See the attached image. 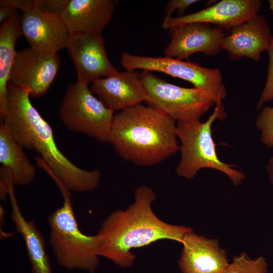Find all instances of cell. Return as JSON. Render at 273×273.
I'll list each match as a JSON object with an SVG mask.
<instances>
[{
    "mask_svg": "<svg viewBox=\"0 0 273 273\" xmlns=\"http://www.w3.org/2000/svg\"><path fill=\"white\" fill-rule=\"evenodd\" d=\"M30 90L25 86L8 84L6 113L1 120L23 149L32 150L40 156L36 165L56 183L76 193L90 192L99 185V170H86L73 163L57 145L52 127L32 104Z\"/></svg>",
    "mask_w": 273,
    "mask_h": 273,
    "instance_id": "cell-1",
    "label": "cell"
},
{
    "mask_svg": "<svg viewBox=\"0 0 273 273\" xmlns=\"http://www.w3.org/2000/svg\"><path fill=\"white\" fill-rule=\"evenodd\" d=\"M155 198L152 188L139 186L135 190L132 204L125 210L112 212L104 219L97 233L100 237L99 256L121 267H129L135 258L132 249L161 240L182 243L185 235L193 230L161 220L151 207Z\"/></svg>",
    "mask_w": 273,
    "mask_h": 273,
    "instance_id": "cell-2",
    "label": "cell"
},
{
    "mask_svg": "<svg viewBox=\"0 0 273 273\" xmlns=\"http://www.w3.org/2000/svg\"><path fill=\"white\" fill-rule=\"evenodd\" d=\"M176 122L142 104L114 117L109 143L122 159L140 166L157 165L179 149Z\"/></svg>",
    "mask_w": 273,
    "mask_h": 273,
    "instance_id": "cell-3",
    "label": "cell"
},
{
    "mask_svg": "<svg viewBox=\"0 0 273 273\" xmlns=\"http://www.w3.org/2000/svg\"><path fill=\"white\" fill-rule=\"evenodd\" d=\"M226 117L222 100H219L206 121L195 120L176 122L177 136L181 142L180 159L175 168L178 176L193 179L200 170L210 168L226 175L235 186L242 183L246 178L245 174L237 169L236 165L219 159L212 138L213 123L217 119L224 120Z\"/></svg>",
    "mask_w": 273,
    "mask_h": 273,
    "instance_id": "cell-4",
    "label": "cell"
},
{
    "mask_svg": "<svg viewBox=\"0 0 273 273\" xmlns=\"http://www.w3.org/2000/svg\"><path fill=\"white\" fill-rule=\"evenodd\" d=\"M63 203L48 218L49 242L57 263L68 269L94 273L99 265V234L86 235L80 230L73 211L70 191L59 188Z\"/></svg>",
    "mask_w": 273,
    "mask_h": 273,
    "instance_id": "cell-5",
    "label": "cell"
},
{
    "mask_svg": "<svg viewBox=\"0 0 273 273\" xmlns=\"http://www.w3.org/2000/svg\"><path fill=\"white\" fill-rule=\"evenodd\" d=\"M139 77L145 89L147 105L163 112L176 122L200 120L212 106L223 100L208 90L170 83L149 71H142Z\"/></svg>",
    "mask_w": 273,
    "mask_h": 273,
    "instance_id": "cell-6",
    "label": "cell"
},
{
    "mask_svg": "<svg viewBox=\"0 0 273 273\" xmlns=\"http://www.w3.org/2000/svg\"><path fill=\"white\" fill-rule=\"evenodd\" d=\"M88 85L77 80L68 86L59 111L60 119L71 130L109 143L114 111L94 96Z\"/></svg>",
    "mask_w": 273,
    "mask_h": 273,
    "instance_id": "cell-7",
    "label": "cell"
},
{
    "mask_svg": "<svg viewBox=\"0 0 273 273\" xmlns=\"http://www.w3.org/2000/svg\"><path fill=\"white\" fill-rule=\"evenodd\" d=\"M120 63L126 70L162 72L189 81L195 87L214 92L223 99L226 96L222 74L218 69L203 67L196 63L177 58L138 56L127 52L122 55Z\"/></svg>",
    "mask_w": 273,
    "mask_h": 273,
    "instance_id": "cell-8",
    "label": "cell"
},
{
    "mask_svg": "<svg viewBox=\"0 0 273 273\" xmlns=\"http://www.w3.org/2000/svg\"><path fill=\"white\" fill-rule=\"evenodd\" d=\"M60 66L58 53L30 47L17 51L9 82L26 87L30 90V97L39 98L50 87Z\"/></svg>",
    "mask_w": 273,
    "mask_h": 273,
    "instance_id": "cell-9",
    "label": "cell"
},
{
    "mask_svg": "<svg viewBox=\"0 0 273 273\" xmlns=\"http://www.w3.org/2000/svg\"><path fill=\"white\" fill-rule=\"evenodd\" d=\"M66 48L74 64L77 80L89 84L119 72L109 60L101 33L70 35Z\"/></svg>",
    "mask_w": 273,
    "mask_h": 273,
    "instance_id": "cell-10",
    "label": "cell"
},
{
    "mask_svg": "<svg viewBox=\"0 0 273 273\" xmlns=\"http://www.w3.org/2000/svg\"><path fill=\"white\" fill-rule=\"evenodd\" d=\"M170 41L164 50L166 57L188 59L201 52L215 56L221 50V41L227 35L223 29L213 24L194 22L169 29Z\"/></svg>",
    "mask_w": 273,
    "mask_h": 273,
    "instance_id": "cell-11",
    "label": "cell"
},
{
    "mask_svg": "<svg viewBox=\"0 0 273 273\" xmlns=\"http://www.w3.org/2000/svg\"><path fill=\"white\" fill-rule=\"evenodd\" d=\"M260 0H222L192 14L164 19V29H171L187 23L200 22L217 26L230 32L234 27L258 14Z\"/></svg>",
    "mask_w": 273,
    "mask_h": 273,
    "instance_id": "cell-12",
    "label": "cell"
},
{
    "mask_svg": "<svg viewBox=\"0 0 273 273\" xmlns=\"http://www.w3.org/2000/svg\"><path fill=\"white\" fill-rule=\"evenodd\" d=\"M273 36L266 18L258 14L234 27L222 40L221 50L238 61L243 57L259 61L272 45Z\"/></svg>",
    "mask_w": 273,
    "mask_h": 273,
    "instance_id": "cell-13",
    "label": "cell"
},
{
    "mask_svg": "<svg viewBox=\"0 0 273 273\" xmlns=\"http://www.w3.org/2000/svg\"><path fill=\"white\" fill-rule=\"evenodd\" d=\"M21 27L30 47L51 53H57L66 48L70 36L59 16L43 11L35 4L21 15Z\"/></svg>",
    "mask_w": 273,
    "mask_h": 273,
    "instance_id": "cell-14",
    "label": "cell"
},
{
    "mask_svg": "<svg viewBox=\"0 0 273 273\" xmlns=\"http://www.w3.org/2000/svg\"><path fill=\"white\" fill-rule=\"evenodd\" d=\"M178 263L183 273H224L229 265L226 252L217 239H209L193 231L187 234Z\"/></svg>",
    "mask_w": 273,
    "mask_h": 273,
    "instance_id": "cell-15",
    "label": "cell"
},
{
    "mask_svg": "<svg viewBox=\"0 0 273 273\" xmlns=\"http://www.w3.org/2000/svg\"><path fill=\"white\" fill-rule=\"evenodd\" d=\"M90 89L109 109L122 111L145 102L146 93L137 72L126 70L95 80Z\"/></svg>",
    "mask_w": 273,
    "mask_h": 273,
    "instance_id": "cell-16",
    "label": "cell"
},
{
    "mask_svg": "<svg viewBox=\"0 0 273 273\" xmlns=\"http://www.w3.org/2000/svg\"><path fill=\"white\" fill-rule=\"evenodd\" d=\"M114 9L112 0H69L60 17L69 35L101 33Z\"/></svg>",
    "mask_w": 273,
    "mask_h": 273,
    "instance_id": "cell-17",
    "label": "cell"
},
{
    "mask_svg": "<svg viewBox=\"0 0 273 273\" xmlns=\"http://www.w3.org/2000/svg\"><path fill=\"white\" fill-rule=\"evenodd\" d=\"M12 211L10 218L16 230L25 244L32 273H53L51 264L45 248L44 238L33 220H27L23 216L12 184L8 185Z\"/></svg>",
    "mask_w": 273,
    "mask_h": 273,
    "instance_id": "cell-18",
    "label": "cell"
},
{
    "mask_svg": "<svg viewBox=\"0 0 273 273\" xmlns=\"http://www.w3.org/2000/svg\"><path fill=\"white\" fill-rule=\"evenodd\" d=\"M23 35L21 15L18 11L4 21L0 27V118L6 113L8 84L10 74L17 51L15 44Z\"/></svg>",
    "mask_w": 273,
    "mask_h": 273,
    "instance_id": "cell-19",
    "label": "cell"
},
{
    "mask_svg": "<svg viewBox=\"0 0 273 273\" xmlns=\"http://www.w3.org/2000/svg\"><path fill=\"white\" fill-rule=\"evenodd\" d=\"M23 148L13 138L3 122L0 125V162L10 173L14 186L31 183L36 175V167L24 153Z\"/></svg>",
    "mask_w": 273,
    "mask_h": 273,
    "instance_id": "cell-20",
    "label": "cell"
},
{
    "mask_svg": "<svg viewBox=\"0 0 273 273\" xmlns=\"http://www.w3.org/2000/svg\"><path fill=\"white\" fill-rule=\"evenodd\" d=\"M224 273H268V264L263 256L251 258L243 252L233 258Z\"/></svg>",
    "mask_w": 273,
    "mask_h": 273,
    "instance_id": "cell-21",
    "label": "cell"
},
{
    "mask_svg": "<svg viewBox=\"0 0 273 273\" xmlns=\"http://www.w3.org/2000/svg\"><path fill=\"white\" fill-rule=\"evenodd\" d=\"M255 125L260 131V140L267 147H273V106L262 108Z\"/></svg>",
    "mask_w": 273,
    "mask_h": 273,
    "instance_id": "cell-22",
    "label": "cell"
},
{
    "mask_svg": "<svg viewBox=\"0 0 273 273\" xmlns=\"http://www.w3.org/2000/svg\"><path fill=\"white\" fill-rule=\"evenodd\" d=\"M268 3L269 8L273 14V0H269ZM268 52L269 56V61L267 69V79L256 106V108L258 110L261 109L265 103L273 100V42Z\"/></svg>",
    "mask_w": 273,
    "mask_h": 273,
    "instance_id": "cell-23",
    "label": "cell"
},
{
    "mask_svg": "<svg viewBox=\"0 0 273 273\" xmlns=\"http://www.w3.org/2000/svg\"><path fill=\"white\" fill-rule=\"evenodd\" d=\"M69 0H33L36 6L54 15L60 16Z\"/></svg>",
    "mask_w": 273,
    "mask_h": 273,
    "instance_id": "cell-24",
    "label": "cell"
},
{
    "mask_svg": "<svg viewBox=\"0 0 273 273\" xmlns=\"http://www.w3.org/2000/svg\"><path fill=\"white\" fill-rule=\"evenodd\" d=\"M200 2L199 0H170L164 8L165 16L164 19L170 18L175 11H178V17L183 16V13L190 6Z\"/></svg>",
    "mask_w": 273,
    "mask_h": 273,
    "instance_id": "cell-25",
    "label": "cell"
},
{
    "mask_svg": "<svg viewBox=\"0 0 273 273\" xmlns=\"http://www.w3.org/2000/svg\"><path fill=\"white\" fill-rule=\"evenodd\" d=\"M34 4L33 1L30 0H1L0 6L10 5L14 7L18 10L25 13L31 9Z\"/></svg>",
    "mask_w": 273,
    "mask_h": 273,
    "instance_id": "cell-26",
    "label": "cell"
},
{
    "mask_svg": "<svg viewBox=\"0 0 273 273\" xmlns=\"http://www.w3.org/2000/svg\"><path fill=\"white\" fill-rule=\"evenodd\" d=\"M17 11V9L10 5L0 6V22L4 21L11 17Z\"/></svg>",
    "mask_w": 273,
    "mask_h": 273,
    "instance_id": "cell-27",
    "label": "cell"
},
{
    "mask_svg": "<svg viewBox=\"0 0 273 273\" xmlns=\"http://www.w3.org/2000/svg\"><path fill=\"white\" fill-rule=\"evenodd\" d=\"M9 196L8 186L2 180H0V199L5 201Z\"/></svg>",
    "mask_w": 273,
    "mask_h": 273,
    "instance_id": "cell-28",
    "label": "cell"
},
{
    "mask_svg": "<svg viewBox=\"0 0 273 273\" xmlns=\"http://www.w3.org/2000/svg\"><path fill=\"white\" fill-rule=\"evenodd\" d=\"M265 169L270 181L273 185V156L268 160Z\"/></svg>",
    "mask_w": 273,
    "mask_h": 273,
    "instance_id": "cell-29",
    "label": "cell"
}]
</instances>
